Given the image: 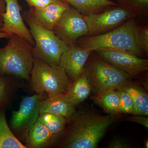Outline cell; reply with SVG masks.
<instances>
[{"label":"cell","instance_id":"5b68a950","mask_svg":"<svg viewBox=\"0 0 148 148\" xmlns=\"http://www.w3.org/2000/svg\"><path fill=\"white\" fill-rule=\"evenodd\" d=\"M22 17L29 25V31L35 41L33 48L34 58L51 66H59L61 55L69 48V46L53 31L42 26L28 11L24 12Z\"/></svg>","mask_w":148,"mask_h":148},{"label":"cell","instance_id":"7a4b0ae2","mask_svg":"<svg viewBox=\"0 0 148 148\" xmlns=\"http://www.w3.org/2000/svg\"><path fill=\"white\" fill-rule=\"evenodd\" d=\"M137 19L133 16L120 27L105 34L84 36L77 40V44L94 51L108 49L122 51L141 57L144 52L137 43L135 29Z\"/></svg>","mask_w":148,"mask_h":148},{"label":"cell","instance_id":"8992f818","mask_svg":"<svg viewBox=\"0 0 148 148\" xmlns=\"http://www.w3.org/2000/svg\"><path fill=\"white\" fill-rule=\"evenodd\" d=\"M71 82L61 66H51L34 58L30 82L36 93L45 92L48 95L65 94Z\"/></svg>","mask_w":148,"mask_h":148},{"label":"cell","instance_id":"4fadbf2b","mask_svg":"<svg viewBox=\"0 0 148 148\" xmlns=\"http://www.w3.org/2000/svg\"><path fill=\"white\" fill-rule=\"evenodd\" d=\"M70 7V5L65 1L59 0L44 8H31L28 12L42 26L53 31L59 18Z\"/></svg>","mask_w":148,"mask_h":148},{"label":"cell","instance_id":"d4e9b609","mask_svg":"<svg viewBox=\"0 0 148 148\" xmlns=\"http://www.w3.org/2000/svg\"><path fill=\"white\" fill-rule=\"evenodd\" d=\"M135 33L137 43L144 53H148V26L147 25H139L135 27Z\"/></svg>","mask_w":148,"mask_h":148},{"label":"cell","instance_id":"30bf717a","mask_svg":"<svg viewBox=\"0 0 148 148\" xmlns=\"http://www.w3.org/2000/svg\"><path fill=\"white\" fill-rule=\"evenodd\" d=\"M95 51L104 60L129 74L132 77L148 71L147 59L133 53L113 49H98Z\"/></svg>","mask_w":148,"mask_h":148},{"label":"cell","instance_id":"9c48e42d","mask_svg":"<svg viewBox=\"0 0 148 148\" xmlns=\"http://www.w3.org/2000/svg\"><path fill=\"white\" fill-rule=\"evenodd\" d=\"M53 32L70 46L76 44L77 40L81 37L87 36L89 29L84 15L70 7L59 18Z\"/></svg>","mask_w":148,"mask_h":148},{"label":"cell","instance_id":"277c9868","mask_svg":"<svg viewBox=\"0 0 148 148\" xmlns=\"http://www.w3.org/2000/svg\"><path fill=\"white\" fill-rule=\"evenodd\" d=\"M96 53L94 55L92 53L84 67L85 73L94 96L108 90H117L131 84V76L109 64Z\"/></svg>","mask_w":148,"mask_h":148},{"label":"cell","instance_id":"4316f807","mask_svg":"<svg viewBox=\"0 0 148 148\" xmlns=\"http://www.w3.org/2000/svg\"><path fill=\"white\" fill-rule=\"evenodd\" d=\"M124 121L132 122L139 123L145 127L147 129L148 128V116L139 115H133L131 116H129L125 118Z\"/></svg>","mask_w":148,"mask_h":148},{"label":"cell","instance_id":"ac0fdd59","mask_svg":"<svg viewBox=\"0 0 148 148\" xmlns=\"http://www.w3.org/2000/svg\"><path fill=\"white\" fill-rule=\"evenodd\" d=\"M92 100L97 105L109 114H119V99L116 90H109L92 97Z\"/></svg>","mask_w":148,"mask_h":148},{"label":"cell","instance_id":"9a60e30c","mask_svg":"<svg viewBox=\"0 0 148 148\" xmlns=\"http://www.w3.org/2000/svg\"><path fill=\"white\" fill-rule=\"evenodd\" d=\"M91 92L90 82L84 72L71 82L66 95L74 106H76L84 101Z\"/></svg>","mask_w":148,"mask_h":148},{"label":"cell","instance_id":"44dd1931","mask_svg":"<svg viewBox=\"0 0 148 148\" xmlns=\"http://www.w3.org/2000/svg\"><path fill=\"white\" fill-rule=\"evenodd\" d=\"M123 88L132 98L137 115L148 116V97L147 93L140 88L132 84Z\"/></svg>","mask_w":148,"mask_h":148},{"label":"cell","instance_id":"cb8c5ba5","mask_svg":"<svg viewBox=\"0 0 148 148\" xmlns=\"http://www.w3.org/2000/svg\"><path fill=\"white\" fill-rule=\"evenodd\" d=\"M119 96V114L137 115L135 105L132 98L124 88L116 90Z\"/></svg>","mask_w":148,"mask_h":148},{"label":"cell","instance_id":"7c38bea8","mask_svg":"<svg viewBox=\"0 0 148 148\" xmlns=\"http://www.w3.org/2000/svg\"><path fill=\"white\" fill-rule=\"evenodd\" d=\"M94 50L77 45L69 46L61 55L59 66L65 70L70 80L73 81L84 72V67Z\"/></svg>","mask_w":148,"mask_h":148},{"label":"cell","instance_id":"f1b7e54d","mask_svg":"<svg viewBox=\"0 0 148 148\" xmlns=\"http://www.w3.org/2000/svg\"><path fill=\"white\" fill-rule=\"evenodd\" d=\"M6 10V3L5 0H0V29L3 24V14Z\"/></svg>","mask_w":148,"mask_h":148},{"label":"cell","instance_id":"83f0119b","mask_svg":"<svg viewBox=\"0 0 148 148\" xmlns=\"http://www.w3.org/2000/svg\"><path fill=\"white\" fill-rule=\"evenodd\" d=\"M130 147L127 141L117 137L113 138L108 146V148H129Z\"/></svg>","mask_w":148,"mask_h":148},{"label":"cell","instance_id":"e0dca14e","mask_svg":"<svg viewBox=\"0 0 148 148\" xmlns=\"http://www.w3.org/2000/svg\"><path fill=\"white\" fill-rule=\"evenodd\" d=\"M84 15L99 13L112 6L119 5L110 0H63Z\"/></svg>","mask_w":148,"mask_h":148},{"label":"cell","instance_id":"52a82bcc","mask_svg":"<svg viewBox=\"0 0 148 148\" xmlns=\"http://www.w3.org/2000/svg\"><path fill=\"white\" fill-rule=\"evenodd\" d=\"M45 92L36 93L23 98L18 110L12 111L10 119L11 130L18 140L26 142L30 130L38 121L40 106L47 96Z\"/></svg>","mask_w":148,"mask_h":148},{"label":"cell","instance_id":"6da1fadb","mask_svg":"<svg viewBox=\"0 0 148 148\" xmlns=\"http://www.w3.org/2000/svg\"><path fill=\"white\" fill-rule=\"evenodd\" d=\"M116 115H103L89 110H76L66 127L51 142L49 147L95 148L116 120Z\"/></svg>","mask_w":148,"mask_h":148},{"label":"cell","instance_id":"8fae6325","mask_svg":"<svg viewBox=\"0 0 148 148\" xmlns=\"http://www.w3.org/2000/svg\"><path fill=\"white\" fill-rule=\"evenodd\" d=\"M6 10L3 14V24L0 32L9 35L16 34L27 40L34 47V40L23 21L20 12L22 7L18 0H5Z\"/></svg>","mask_w":148,"mask_h":148},{"label":"cell","instance_id":"484cf974","mask_svg":"<svg viewBox=\"0 0 148 148\" xmlns=\"http://www.w3.org/2000/svg\"><path fill=\"white\" fill-rule=\"evenodd\" d=\"M29 6L37 9L45 8L52 3L59 0H25Z\"/></svg>","mask_w":148,"mask_h":148},{"label":"cell","instance_id":"603a6c76","mask_svg":"<svg viewBox=\"0 0 148 148\" xmlns=\"http://www.w3.org/2000/svg\"><path fill=\"white\" fill-rule=\"evenodd\" d=\"M17 87L16 84L0 75V107L8 105Z\"/></svg>","mask_w":148,"mask_h":148},{"label":"cell","instance_id":"4dcf8cb0","mask_svg":"<svg viewBox=\"0 0 148 148\" xmlns=\"http://www.w3.org/2000/svg\"><path fill=\"white\" fill-rule=\"evenodd\" d=\"M145 148H148V140H146L145 143Z\"/></svg>","mask_w":148,"mask_h":148},{"label":"cell","instance_id":"5bb4252c","mask_svg":"<svg viewBox=\"0 0 148 148\" xmlns=\"http://www.w3.org/2000/svg\"><path fill=\"white\" fill-rule=\"evenodd\" d=\"M76 110L66 94L48 95L41 102L40 114L48 113L59 115L69 119Z\"/></svg>","mask_w":148,"mask_h":148},{"label":"cell","instance_id":"ffe728a7","mask_svg":"<svg viewBox=\"0 0 148 148\" xmlns=\"http://www.w3.org/2000/svg\"><path fill=\"white\" fill-rule=\"evenodd\" d=\"M38 121L49 130L52 136L51 140L64 130L67 123V119L65 117L48 113L40 114Z\"/></svg>","mask_w":148,"mask_h":148},{"label":"cell","instance_id":"d6986e66","mask_svg":"<svg viewBox=\"0 0 148 148\" xmlns=\"http://www.w3.org/2000/svg\"><path fill=\"white\" fill-rule=\"evenodd\" d=\"M0 148H26L9 127L4 110L0 111Z\"/></svg>","mask_w":148,"mask_h":148},{"label":"cell","instance_id":"2e32d148","mask_svg":"<svg viewBox=\"0 0 148 148\" xmlns=\"http://www.w3.org/2000/svg\"><path fill=\"white\" fill-rule=\"evenodd\" d=\"M52 136L48 129L37 121L29 131L25 147L26 148H42L49 147Z\"/></svg>","mask_w":148,"mask_h":148},{"label":"cell","instance_id":"3957f363","mask_svg":"<svg viewBox=\"0 0 148 148\" xmlns=\"http://www.w3.org/2000/svg\"><path fill=\"white\" fill-rule=\"evenodd\" d=\"M8 39V44L0 48V75L15 76L30 82L34 47L18 35H10Z\"/></svg>","mask_w":148,"mask_h":148},{"label":"cell","instance_id":"ba28073f","mask_svg":"<svg viewBox=\"0 0 148 148\" xmlns=\"http://www.w3.org/2000/svg\"><path fill=\"white\" fill-rule=\"evenodd\" d=\"M133 16L135 15L132 11L119 5L110 7L101 13L84 15L89 29L87 36H96L110 32Z\"/></svg>","mask_w":148,"mask_h":148},{"label":"cell","instance_id":"f546056e","mask_svg":"<svg viewBox=\"0 0 148 148\" xmlns=\"http://www.w3.org/2000/svg\"><path fill=\"white\" fill-rule=\"evenodd\" d=\"M10 35L5 32H0V38H9L10 37Z\"/></svg>","mask_w":148,"mask_h":148},{"label":"cell","instance_id":"7402d4cb","mask_svg":"<svg viewBox=\"0 0 148 148\" xmlns=\"http://www.w3.org/2000/svg\"><path fill=\"white\" fill-rule=\"evenodd\" d=\"M117 3L132 11L136 19L148 18V0H117Z\"/></svg>","mask_w":148,"mask_h":148}]
</instances>
